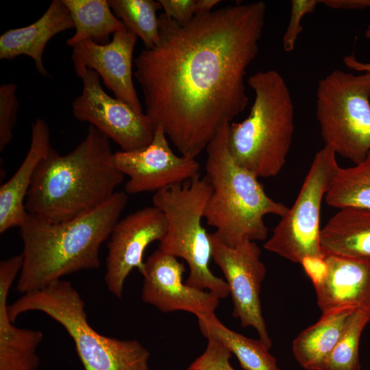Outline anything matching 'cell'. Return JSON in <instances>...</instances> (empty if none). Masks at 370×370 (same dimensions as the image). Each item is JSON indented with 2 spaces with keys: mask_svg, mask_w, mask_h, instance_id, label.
Segmentation results:
<instances>
[{
  "mask_svg": "<svg viewBox=\"0 0 370 370\" xmlns=\"http://www.w3.org/2000/svg\"><path fill=\"white\" fill-rule=\"evenodd\" d=\"M267 7L237 3L180 25L158 16L159 40L134 59L146 115L181 156L195 158L249 103L245 77L259 51Z\"/></svg>",
  "mask_w": 370,
  "mask_h": 370,
  "instance_id": "obj_1",
  "label": "cell"
},
{
  "mask_svg": "<svg viewBox=\"0 0 370 370\" xmlns=\"http://www.w3.org/2000/svg\"><path fill=\"white\" fill-rule=\"evenodd\" d=\"M109 138L90 125L84 139L65 155L51 149L37 166L25 206L51 223L86 214L107 202L123 182Z\"/></svg>",
  "mask_w": 370,
  "mask_h": 370,
  "instance_id": "obj_2",
  "label": "cell"
},
{
  "mask_svg": "<svg viewBox=\"0 0 370 370\" xmlns=\"http://www.w3.org/2000/svg\"><path fill=\"white\" fill-rule=\"evenodd\" d=\"M128 196L116 191L96 210L62 223L28 213L20 228L23 262L16 288L41 289L62 276L100 266L99 251L126 206Z\"/></svg>",
  "mask_w": 370,
  "mask_h": 370,
  "instance_id": "obj_3",
  "label": "cell"
},
{
  "mask_svg": "<svg viewBox=\"0 0 370 370\" xmlns=\"http://www.w3.org/2000/svg\"><path fill=\"white\" fill-rule=\"evenodd\" d=\"M230 124L221 127L206 149V177L212 193L204 217L216 228L217 237L234 247L245 240H264L268 234L264 217H282L289 208L269 197L258 177L233 159L227 141Z\"/></svg>",
  "mask_w": 370,
  "mask_h": 370,
  "instance_id": "obj_4",
  "label": "cell"
},
{
  "mask_svg": "<svg viewBox=\"0 0 370 370\" xmlns=\"http://www.w3.org/2000/svg\"><path fill=\"white\" fill-rule=\"evenodd\" d=\"M247 82L254 100L245 119L230 123L229 149L235 162L257 177H273L285 165L292 143L293 99L275 70L258 71Z\"/></svg>",
  "mask_w": 370,
  "mask_h": 370,
  "instance_id": "obj_5",
  "label": "cell"
},
{
  "mask_svg": "<svg viewBox=\"0 0 370 370\" xmlns=\"http://www.w3.org/2000/svg\"><path fill=\"white\" fill-rule=\"evenodd\" d=\"M30 310L42 312L64 328L84 370H149L150 354L139 341L105 336L89 325L84 302L69 282L59 280L8 306L13 323Z\"/></svg>",
  "mask_w": 370,
  "mask_h": 370,
  "instance_id": "obj_6",
  "label": "cell"
},
{
  "mask_svg": "<svg viewBox=\"0 0 370 370\" xmlns=\"http://www.w3.org/2000/svg\"><path fill=\"white\" fill-rule=\"evenodd\" d=\"M211 193L208 178L199 174L156 192L152 204L164 214L167 223L166 233L159 249L186 261L190 270L186 284L208 289L221 299L230 294L229 287L209 268L212 244L210 233L202 225Z\"/></svg>",
  "mask_w": 370,
  "mask_h": 370,
  "instance_id": "obj_7",
  "label": "cell"
},
{
  "mask_svg": "<svg viewBox=\"0 0 370 370\" xmlns=\"http://www.w3.org/2000/svg\"><path fill=\"white\" fill-rule=\"evenodd\" d=\"M315 104L324 146L362 162L370 151V74L332 71L319 82Z\"/></svg>",
  "mask_w": 370,
  "mask_h": 370,
  "instance_id": "obj_8",
  "label": "cell"
},
{
  "mask_svg": "<svg viewBox=\"0 0 370 370\" xmlns=\"http://www.w3.org/2000/svg\"><path fill=\"white\" fill-rule=\"evenodd\" d=\"M339 166L336 153L324 146L315 154L297 199L273 230L264 248L293 263L323 259L320 243L323 199Z\"/></svg>",
  "mask_w": 370,
  "mask_h": 370,
  "instance_id": "obj_9",
  "label": "cell"
},
{
  "mask_svg": "<svg viewBox=\"0 0 370 370\" xmlns=\"http://www.w3.org/2000/svg\"><path fill=\"white\" fill-rule=\"evenodd\" d=\"M212 258L226 279L233 302L232 314L243 328H254L269 349L272 345L262 315L260 299L266 267L255 241L245 240L234 247L225 245L210 233Z\"/></svg>",
  "mask_w": 370,
  "mask_h": 370,
  "instance_id": "obj_10",
  "label": "cell"
},
{
  "mask_svg": "<svg viewBox=\"0 0 370 370\" xmlns=\"http://www.w3.org/2000/svg\"><path fill=\"white\" fill-rule=\"evenodd\" d=\"M81 78L82 91L72 103L76 119L89 123L123 151L142 149L151 142L155 128L145 113L108 95L95 71L86 70Z\"/></svg>",
  "mask_w": 370,
  "mask_h": 370,
  "instance_id": "obj_11",
  "label": "cell"
},
{
  "mask_svg": "<svg viewBox=\"0 0 370 370\" xmlns=\"http://www.w3.org/2000/svg\"><path fill=\"white\" fill-rule=\"evenodd\" d=\"M166 230L165 216L153 206L138 210L116 223L108 238L104 277L112 294L122 297L127 277L134 268L143 272L145 250L153 241L160 242Z\"/></svg>",
  "mask_w": 370,
  "mask_h": 370,
  "instance_id": "obj_12",
  "label": "cell"
},
{
  "mask_svg": "<svg viewBox=\"0 0 370 370\" xmlns=\"http://www.w3.org/2000/svg\"><path fill=\"white\" fill-rule=\"evenodd\" d=\"M116 167L129 177L125 184L127 194L157 192L167 186L183 183L199 174L195 158L176 155L160 127L155 129L151 142L131 151L114 153Z\"/></svg>",
  "mask_w": 370,
  "mask_h": 370,
  "instance_id": "obj_13",
  "label": "cell"
},
{
  "mask_svg": "<svg viewBox=\"0 0 370 370\" xmlns=\"http://www.w3.org/2000/svg\"><path fill=\"white\" fill-rule=\"evenodd\" d=\"M185 268L177 258L160 249L145 262L143 301L162 312L177 310L193 313L197 317L214 313L219 298L213 293L183 282Z\"/></svg>",
  "mask_w": 370,
  "mask_h": 370,
  "instance_id": "obj_14",
  "label": "cell"
},
{
  "mask_svg": "<svg viewBox=\"0 0 370 370\" xmlns=\"http://www.w3.org/2000/svg\"><path fill=\"white\" fill-rule=\"evenodd\" d=\"M136 40L137 36L125 28L114 34L107 44L85 40L73 47L71 60L79 77L88 69L95 71L115 98L142 113L133 83V53Z\"/></svg>",
  "mask_w": 370,
  "mask_h": 370,
  "instance_id": "obj_15",
  "label": "cell"
},
{
  "mask_svg": "<svg viewBox=\"0 0 370 370\" xmlns=\"http://www.w3.org/2000/svg\"><path fill=\"white\" fill-rule=\"evenodd\" d=\"M325 271L313 284L322 314L370 312V262L325 255Z\"/></svg>",
  "mask_w": 370,
  "mask_h": 370,
  "instance_id": "obj_16",
  "label": "cell"
},
{
  "mask_svg": "<svg viewBox=\"0 0 370 370\" xmlns=\"http://www.w3.org/2000/svg\"><path fill=\"white\" fill-rule=\"evenodd\" d=\"M23 262L21 254L0 262V370H37L40 363L36 349L43 334L16 327L8 314L9 291Z\"/></svg>",
  "mask_w": 370,
  "mask_h": 370,
  "instance_id": "obj_17",
  "label": "cell"
},
{
  "mask_svg": "<svg viewBox=\"0 0 370 370\" xmlns=\"http://www.w3.org/2000/svg\"><path fill=\"white\" fill-rule=\"evenodd\" d=\"M28 151L14 175L0 188V233L21 227L28 212L25 201L35 171L52 149L48 124L36 119L32 125Z\"/></svg>",
  "mask_w": 370,
  "mask_h": 370,
  "instance_id": "obj_18",
  "label": "cell"
},
{
  "mask_svg": "<svg viewBox=\"0 0 370 370\" xmlns=\"http://www.w3.org/2000/svg\"><path fill=\"white\" fill-rule=\"evenodd\" d=\"M70 12L62 0H53L45 13L34 23L10 29L0 36V59L12 60L19 56L30 57L37 71L48 77L43 64V53L49 41L56 35L73 29Z\"/></svg>",
  "mask_w": 370,
  "mask_h": 370,
  "instance_id": "obj_19",
  "label": "cell"
},
{
  "mask_svg": "<svg viewBox=\"0 0 370 370\" xmlns=\"http://www.w3.org/2000/svg\"><path fill=\"white\" fill-rule=\"evenodd\" d=\"M320 243L325 256L370 262V209L340 208L321 230Z\"/></svg>",
  "mask_w": 370,
  "mask_h": 370,
  "instance_id": "obj_20",
  "label": "cell"
},
{
  "mask_svg": "<svg viewBox=\"0 0 370 370\" xmlns=\"http://www.w3.org/2000/svg\"><path fill=\"white\" fill-rule=\"evenodd\" d=\"M354 312L322 314L317 322L296 336L293 342V353L304 369H320L339 341Z\"/></svg>",
  "mask_w": 370,
  "mask_h": 370,
  "instance_id": "obj_21",
  "label": "cell"
},
{
  "mask_svg": "<svg viewBox=\"0 0 370 370\" xmlns=\"http://www.w3.org/2000/svg\"><path fill=\"white\" fill-rule=\"evenodd\" d=\"M69 10L75 33L66 40L72 48L85 40L109 42L110 36L125 29L106 0H62Z\"/></svg>",
  "mask_w": 370,
  "mask_h": 370,
  "instance_id": "obj_22",
  "label": "cell"
},
{
  "mask_svg": "<svg viewBox=\"0 0 370 370\" xmlns=\"http://www.w3.org/2000/svg\"><path fill=\"white\" fill-rule=\"evenodd\" d=\"M197 319L202 334L224 344L235 355L244 370H281L276 359L260 339L249 338L230 330L214 313L197 317Z\"/></svg>",
  "mask_w": 370,
  "mask_h": 370,
  "instance_id": "obj_23",
  "label": "cell"
},
{
  "mask_svg": "<svg viewBox=\"0 0 370 370\" xmlns=\"http://www.w3.org/2000/svg\"><path fill=\"white\" fill-rule=\"evenodd\" d=\"M326 204L335 208L370 209V151L351 167H338L325 195Z\"/></svg>",
  "mask_w": 370,
  "mask_h": 370,
  "instance_id": "obj_24",
  "label": "cell"
},
{
  "mask_svg": "<svg viewBox=\"0 0 370 370\" xmlns=\"http://www.w3.org/2000/svg\"><path fill=\"white\" fill-rule=\"evenodd\" d=\"M115 16L125 27L140 38L145 49L153 47L159 40V18L162 8L154 0H108Z\"/></svg>",
  "mask_w": 370,
  "mask_h": 370,
  "instance_id": "obj_25",
  "label": "cell"
},
{
  "mask_svg": "<svg viewBox=\"0 0 370 370\" xmlns=\"http://www.w3.org/2000/svg\"><path fill=\"white\" fill-rule=\"evenodd\" d=\"M369 321L370 312L354 311L339 341L319 370H360L359 343L362 332Z\"/></svg>",
  "mask_w": 370,
  "mask_h": 370,
  "instance_id": "obj_26",
  "label": "cell"
},
{
  "mask_svg": "<svg viewBox=\"0 0 370 370\" xmlns=\"http://www.w3.org/2000/svg\"><path fill=\"white\" fill-rule=\"evenodd\" d=\"M17 86L14 83L0 86V151L12 141L13 130L16 123L19 101L16 96Z\"/></svg>",
  "mask_w": 370,
  "mask_h": 370,
  "instance_id": "obj_27",
  "label": "cell"
},
{
  "mask_svg": "<svg viewBox=\"0 0 370 370\" xmlns=\"http://www.w3.org/2000/svg\"><path fill=\"white\" fill-rule=\"evenodd\" d=\"M205 351L188 367V370H234L230 359V351L219 340L208 336Z\"/></svg>",
  "mask_w": 370,
  "mask_h": 370,
  "instance_id": "obj_28",
  "label": "cell"
},
{
  "mask_svg": "<svg viewBox=\"0 0 370 370\" xmlns=\"http://www.w3.org/2000/svg\"><path fill=\"white\" fill-rule=\"evenodd\" d=\"M319 0H291L289 22L282 38L283 49L286 52H292L303 27L301 22L303 17L314 12Z\"/></svg>",
  "mask_w": 370,
  "mask_h": 370,
  "instance_id": "obj_29",
  "label": "cell"
},
{
  "mask_svg": "<svg viewBox=\"0 0 370 370\" xmlns=\"http://www.w3.org/2000/svg\"><path fill=\"white\" fill-rule=\"evenodd\" d=\"M167 16L180 25L190 22L195 16L196 0H158Z\"/></svg>",
  "mask_w": 370,
  "mask_h": 370,
  "instance_id": "obj_30",
  "label": "cell"
},
{
  "mask_svg": "<svg viewBox=\"0 0 370 370\" xmlns=\"http://www.w3.org/2000/svg\"><path fill=\"white\" fill-rule=\"evenodd\" d=\"M319 3L332 9L353 10L370 8V0H319Z\"/></svg>",
  "mask_w": 370,
  "mask_h": 370,
  "instance_id": "obj_31",
  "label": "cell"
},
{
  "mask_svg": "<svg viewBox=\"0 0 370 370\" xmlns=\"http://www.w3.org/2000/svg\"><path fill=\"white\" fill-rule=\"evenodd\" d=\"M344 64L349 69L359 73L370 74V62H362L356 59L354 54L346 56L343 59Z\"/></svg>",
  "mask_w": 370,
  "mask_h": 370,
  "instance_id": "obj_32",
  "label": "cell"
},
{
  "mask_svg": "<svg viewBox=\"0 0 370 370\" xmlns=\"http://www.w3.org/2000/svg\"><path fill=\"white\" fill-rule=\"evenodd\" d=\"M219 0H196L195 15H201L212 12Z\"/></svg>",
  "mask_w": 370,
  "mask_h": 370,
  "instance_id": "obj_33",
  "label": "cell"
},
{
  "mask_svg": "<svg viewBox=\"0 0 370 370\" xmlns=\"http://www.w3.org/2000/svg\"><path fill=\"white\" fill-rule=\"evenodd\" d=\"M365 38L370 40V24L367 26L365 32Z\"/></svg>",
  "mask_w": 370,
  "mask_h": 370,
  "instance_id": "obj_34",
  "label": "cell"
}]
</instances>
